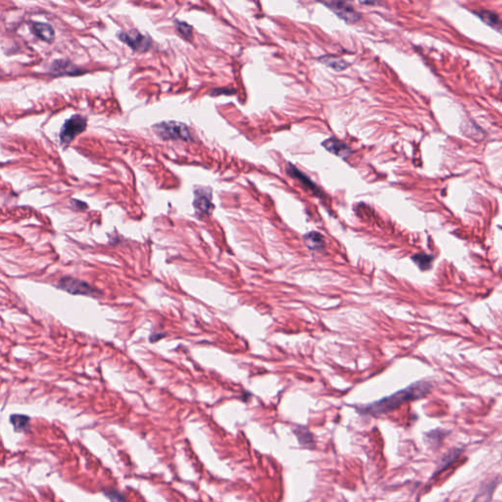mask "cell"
Listing matches in <instances>:
<instances>
[{
    "label": "cell",
    "mask_w": 502,
    "mask_h": 502,
    "mask_svg": "<svg viewBox=\"0 0 502 502\" xmlns=\"http://www.w3.org/2000/svg\"><path fill=\"white\" fill-rule=\"evenodd\" d=\"M152 130L163 140H192V136L187 125L177 121H165L158 123L152 127Z\"/></svg>",
    "instance_id": "cell-2"
},
{
    "label": "cell",
    "mask_w": 502,
    "mask_h": 502,
    "mask_svg": "<svg viewBox=\"0 0 502 502\" xmlns=\"http://www.w3.org/2000/svg\"><path fill=\"white\" fill-rule=\"evenodd\" d=\"M175 25H176V28L178 30V33L184 38L186 39L187 41H190L192 39V27L189 26L188 23L186 22H181L176 20L175 21Z\"/></svg>",
    "instance_id": "cell-18"
},
{
    "label": "cell",
    "mask_w": 502,
    "mask_h": 502,
    "mask_svg": "<svg viewBox=\"0 0 502 502\" xmlns=\"http://www.w3.org/2000/svg\"><path fill=\"white\" fill-rule=\"evenodd\" d=\"M458 454H459V451L456 450H454V451H453L451 454H449V455H447V456L444 458V460L442 461L443 466H442V468H441V469H444L445 467H447V466L450 465V463H451L452 461L454 460V459H456V458L458 457Z\"/></svg>",
    "instance_id": "cell-20"
},
{
    "label": "cell",
    "mask_w": 502,
    "mask_h": 502,
    "mask_svg": "<svg viewBox=\"0 0 502 502\" xmlns=\"http://www.w3.org/2000/svg\"><path fill=\"white\" fill-rule=\"evenodd\" d=\"M323 64L335 69L336 71H342V70H345V68L348 67V64L344 61L343 59L336 57V56H332V55H327V56H323L321 59H320Z\"/></svg>",
    "instance_id": "cell-15"
},
{
    "label": "cell",
    "mask_w": 502,
    "mask_h": 502,
    "mask_svg": "<svg viewBox=\"0 0 502 502\" xmlns=\"http://www.w3.org/2000/svg\"><path fill=\"white\" fill-rule=\"evenodd\" d=\"M105 493H106V495H107V496H108V497H109V498H110L112 501L126 502V499L124 498V496H123L121 493L116 492V491H108V492H106Z\"/></svg>",
    "instance_id": "cell-19"
},
{
    "label": "cell",
    "mask_w": 502,
    "mask_h": 502,
    "mask_svg": "<svg viewBox=\"0 0 502 502\" xmlns=\"http://www.w3.org/2000/svg\"><path fill=\"white\" fill-rule=\"evenodd\" d=\"M303 241L304 244L310 250H322L326 246L324 237L317 231H310L306 234L303 237Z\"/></svg>",
    "instance_id": "cell-12"
},
{
    "label": "cell",
    "mask_w": 502,
    "mask_h": 502,
    "mask_svg": "<svg viewBox=\"0 0 502 502\" xmlns=\"http://www.w3.org/2000/svg\"><path fill=\"white\" fill-rule=\"evenodd\" d=\"M322 146L326 148L327 151L342 158H347L351 154V150L347 147V145L335 137L326 139Z\"/></svg>",
    "instance_id": "cell-10"
},
{
    "label": "cell",
    "mask_w": 502,
    "mask_h": 502,
    "mask_svg": "<svg viewBox=\"0 0 502 502\" xmlns=\"http://www.w3.org/2000/svg\"><path fill=\"white\" fill-rule=\"evenodd\" d=\"M30 417L27 415H22V414H13L11 415L10 422L12 426L14 427V429L17 433L26 432L30 427Z\"/></svg>",
    "instance_id": "cell-14"
},
{
    "label": "cell",
    "mask_w": 502,
    "mask_h": 502,
    "mask_svg": "<svg viewBox=\"0 0 502 502\" xmlns=\"http://www.w3.org/2000/svg\"><path fill=\"white\" fill-rule=\"evenodd\" d=\"M478 17H480L481 21L488 26L492 27V29H495L498 31H501V21L499 16L491 10H480L476 12Z\"/></svg>",
    "instance_id": "cell-13"
},
{
    "label": "cell",
    "mask_w": 502,
    "mask_h": 502,
    "mask_svg": "<svg viewBox=\"0 0 502 502\" xmlns=\"http://www.w3.org/2000/svg\"><path fill=\"white\" fill-rule=\"evenodd\" d=\"M50 73L54 76H78L81 74L82 70L76 67L73 63L66 60H56L52 63L50 67Z\"/></svg>",
    "instance_id": "cell-9"
},
{
    "label": "cell",
    "mask_w": 502,
    "mask_h": 502,
    "mask_svg": "<svg viewBox=\"0 0 502 502\" xmlns=\"http://www.w3.org/2000/svg\"><path fill=\"white\" fill-rule=\"evenodd\" d=\"M71 205H72L74 209L77 210V211H84V210L87 209V204L84 203L83 201H81V200L72 199L71 200Z\"/></svg>",
    "instance_id": "cell-21"
},
{
    "label": "cell",
    "mask_w": 502,
    "mask_h": 502,
    "mask_svg": "<svg viewBox=\"0 0 502 502\" xmlns=\"http://www.w3.org/2000/svg\"><path fill=\"white\" fill-rule=\"evenodd\" d=\"M56 288L73 295H84L91 297H98L100 295V293L89 283L69 276L61 278L56 283Z\"/></svg>",
    "instance_id": "cell-3"
},
{
    "label": "cell",
    "mask_w": 502,
    "mask_h": 502,
    "mask_svg": "<svg viewBox=\"0 0 502 502\" xmlns=\"http://www.w3.org/2000/svg\"><path fill=\"white\" fill-rule=\"evenodd\" d=\"M286 173L292 178L297 180L303 186L304 188L309 189L310 191H312L315 195H321L320 189L315 185V183L312 182V180L309 178L308 176H306L305 174H303L300 170H298L295 166H293V164H291V163L288 164V166H286Z\"/></svg>",
    "instance_id": "cell-8"
},
{
    "label": "cell",
    "mask_w": 502,
    "mask_h": 502,
    "mask_svg": "<svg viewBox=\"0 0 502 502\" xmlns=\"http://www.w3.org/2000/svg\"><path fill=\"white\" fill-rule=\"evenodd\" d=\"M86 118L81 115H74L65 121L60 131V140L64 145L73 141L74 138L84 133L86 129Z\"/></svg>",
    "instance_id": "cell-4"
},
{
    "label": "cell",
    "mask_w": 502,
    "mask_h": 502,
    "mask_svg": "<svg viewBox=\"0 0 502 502\" xmlns=\"http://www.w3.org/2000/svg\"><path fill=\"white\" fill-rule=\"evenodd\" d=\"M193 206L200 216H205L210 214L211 211L214 208L211 201V193L208 194V192L204 189L196 190Z\"/></svg>",
    "instance_id": "cell-7"
},
{
    "label": "cell",
    "mask_w": 502,
    "mask_h": 502,
    "mask_svg": "<svg viewBox=\"0 0 502 502\" xmlns=\"http://www.w3.org/2000/svg\"><path fill=\"white\" fill-rule=\"evenodd\" d=\"M412 259H413V261L416 263V265L418 266L419 268L423 271H427V270L431 269L432 264L434 261L433 256H431L429 254H425V253L415 254L412 256Z\"/></svg>",
    "instance_id": "cell-16"
},
{
    "label": "cell",
    "mask_w": 502,
    "mask_h": 502,
    "mask_svg": "<svg viewBox=\"0 0 502 502\" xmlns=\"http://www.w3.org/2000/svg\"><path fill=\"white\" fill-rule=\"evenodd\" d=\"M324 4L346 23H355L361 18V15L346 2L330 1L324 2Z\"/></svg>",
    "instance_id": "cell-6"
},
{
    "label": "cell",
    "mask_w": 502,
    "mask_h": 502,
    "mask_svg": "<svg viewBox=\"0 0 502 502\" xmlns=\"http://www.w3.org/2000/svg\"><path fill=\"white\" fill-rule=\"evenodd\" d=\"M31 31L38 39L42 42L52 43L55 38V32L49 24L33 22L31 25Z\"/></svg>",
    "instance_id": "cell-11"
},
{
    "label": "cell",
    "mask_w": 502,
    "mask_h": 502,
    "mask_svg": "<svg viewBox=\"0 0 502 502\" xmlns=\"http://www.w3.org/2000/svg\"><path fill=\"white\" fill-rule=\"evenodd\" d=\"M118 38L121 42L129 45L136 52H147L152 45V41L148 35L142 34L141 32L136 30H132L128 32L120 31L118 33Z\"/></svg>",
    "instance_id": "cell-5"
},
{
    "label": "cell",
    "mask_w": 502,
    "mask_h": 502,
    "mask_svg": "<svg viewBox=\"0 0 502 502\" xmlns=\"http://www.w3.org/2000/svg\"><path fill=\"white\" fill-rule=\"evenodd\" d=\"M431 389L432 386L428 382H418L387 398H382L376 402L362 406L360 407L359 411L362 414H370L374 416L381 415L393 409H397L406 402L424 398L429 393Z\"/></svg>",
    "instance_id": "cell-1"
},
{
    "label": "cell",
    "mask_w": 502,
    "mask_h": 502,
    "mask_svg": "<svg viewBox=\"0 0 502 502\" xmlns=\"http://www.w3.org/2000/svg\"><path fill=\"white\" fill-rule=\"evenodd\" d=\"M235 91L232 89H228V88H216L214 89L212 93H211V95L214 96V95H220V94H226V95H230L231 94H234Z\"/></svg>",
    "instance_id": "cell-22"
},
{
    "label": "cell",
    "mask_w": 502,
    "mask_h": 502,
    "mask_svg": "<svg viewBox=\"0 0 502 502\" xmlns=\"http://www.w3.org/2000/svg\"><path fill=\"white\" fill-rule=\"evenodd\" d=\"M294 433L297 436V439L301 444H303V445H312L313 444L312 435L309 433L308 429H305L303 427H299L294 431Z\"/></svg>",
    "instance_id": "cell-17"
}]
</instances>
